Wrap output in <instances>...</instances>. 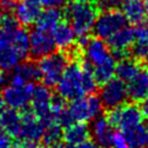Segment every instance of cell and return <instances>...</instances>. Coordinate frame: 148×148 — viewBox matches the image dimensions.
I'll use <instances>...</instances> for the list:
<instances>
[{
  "label": "cell",
  "instance_id": "6da1fadb",
  "mask_svg": "<svg viewBox=\"0 0 148 148\" xmlns=\"http://www.w3.org/2000/svg\"><path fill=\"white\" fill-rule=\"evenodd\" d=\"M65 16L77 37L88 36L97 17V7L90 2L73 1L66 7Z\"/></svg>",
  "mask_w": 148,
  "mask_h": 148
},
{
  "label": "cell",
  "instance_id": "7a4b0ae2",
  "mask_svg": "<svg viewBox=\"0 0 148 148\" xmlns=\"http://www.w3.org/2000/svg\"><path fill=\"white\" fill-rule=\"evenodd\" d=\"M58 95L65 101H74L86 95L83 88L82 65L72 61L68 62L61 77L56 84Z\"/></svg>",
  "mask_w": 148,
  "mask_h": 148
},
{
  "label": "cell",
  "instance_id": "3957f363",
  "mask_svg": "<svg viewBox=\"0 0 148 148\" xmlns=\"http://www.w3.org/2000/svg\"><path fill=\"white\" fill-rule=\"evenodd\" d=\"M69 62V58L64 52H52L45 57L39 58V79L43 84L54 87L61 77L65 68Z\"/></svg>",
  "mask_w": 148,
  "mask_h": 148
},
{
  "label": "cell",
  "instance_id": "277c9868",
  "mask_svg": "<svg viewBox=\"0 0 148 148\" xmlns=\"http://www.w3.org/2000/svg\"><path fill=\"white\" fill-rule=\"evenodd\" d=\"M35 86L31 82H22L10 79L9 83L2 90V99L8 108L24 110L31 102Z\"/></svg>",
  "mask_w": 148,
  "mask_h": 148
},
{
  "label": "cell",
  "instance_id": "5b68a950",
  "mask_svg": "<svg viewBox=\"0 0 148 148\" xmlns=\"http://www.w3.org/2000/svg\"><path fill=\"white\" fill-rule=\"evenodd\" d=\"M127 22L128 20L120 10L117 9L102 10V13L97 15L95 20L92 32L95 37L105 40L110 36L116 34L118 30L127 27Z\"/></svg>",
  "mask_w": 148,
  "mask_h": 148
},
{
  "label": "cell",
  "instance_id": "8992f818",
  "mask_svg": "<svg viewBox=\"0 0 148 148\" xmlns=\"http://www.w3.org/2000/svg\"><path fill=\"white\" fill-rule=\"evenodd\" d=\"M67 110L73 121L87 123L92 121L96 117L101 116L103 111V104L98 96L90 94L87 97L82 96L77 99L72 101Z\"/></svg>",
  "mask_w": 148,
  "mask_h": 148
},
{
  "label": "cell",
  "instance_id": "52a82bcc",
  "mask_svg": "<svg viewBox=\"0 0 148 148\" xmlns=\"http://www.w3.org/2000/svg\"><path fill=\"white\" fill-rule=\"evenodd\" d=\"M142 118L143 117L139 110V106L134 104H123L120 106L110 109L108 113V119L110 123L123 132L141 124Z\"/></svg>",
  "mask_w": 148,
  "mask_h": 148
},
{
  "label": "cell",
  "instance_id": "ba28073f",
  "mask_svg": "<svg viewBox=\"0 0 148 148\" xmlns=\"http://www.w3.org/2000/svg\"><path fill=\"white\" fill-rule=\"evenodd\" d=\"M99 98L103 106L108 108L109 110L120 106L125 104L126 99L128 98L127 86L123 80L112 77L102 84V88L99 90Z\"/></svg>",
  "mask_w": 148,
  "mask_h": 148
},
{
  "label": "cell",
  "instance_id": "9c48e42d",
  "mask_svg": "<svg viewBox=\"0 0 148 148\" xmlns=\"http://www.w3.org/2000/svg\"><path fill=\"white\" fill-rule=\"evenodd\" d=\"M53 95L50 90V87L45 84H38L35 86L31 97V106L34 113L38 117V119L42 121L43 126L56 121L54 117L51 113V102H52Z\"/></svg>",
  "mask_w": 148,
  "mask_h": 148
},
{
  "label": "cell",
  "instance_id": "30bf717a",
  "mask_svg": "<svg viewBox=\"0 0 148 148\" xmlns=\"http://www.w3.org/2000/svg\"><path fill=\"white\" fill-rule=\"evenodd\" d=\"M84 62L94 68L102 64H105L112 59H116L109 47V45L98 37L88 38L87 43L82 46Z\"/></svg>",
  "mask_w": 148,
  "mask_h": 148
},
{
  "label": "cell",
  "instance_id": "8fae6325",
  "mask_svg": "<svg viewBox=\"0 0 148 148\" xmlns=\"http://www.w3.org/2000/svg\"><path fill=\"white\" fill-rule=\"evenodd\" d=\"M57 49L51 31L39 28L34 29L29 34V53L35 58L45 57Z\"/></svg>",
  "mask_w": 148,
  "mask_h": 148
},
{
  "label": "cell",
  "instance_id": "7c38bea8",
  "mask_svg": "<svg viewBox=\"0 0 148 148\" xmlns=\"http://www.w3.org/2000/svg\"><path fill=\"white\" fill-rule=\"evenodd\" d=\"M13 32V31H12ZM12 32L0 31V71L9 72L23 60L12 40Z\"/></svg>",
  "mask_w": 148,
  "mask_h": 148
},
{
  "label": "cell",
  "instance_id": "4fadbf2b",
  "mask_svg": "<svg viewBox=\"0 0 148 148\" xmlns=\"http://www.w3.org/2000/svg\"><path fill=\"white\" fill-rule=\"evenodd\" d=\"M43 133L44 126L34 111H24V113L21 114V130L18 139L38 142L43 139Z\"/></svg>",
  "mask_w": 148,
  "mask_h": 148
},
{
  "label": "cell",
  "instance_id": "5bb4252c",
  "mask_svg": "<svg viewBox=\"0 0 148 148\" xmlns=\"http://www.w3.org/2000/svg\"><path fill=\"white\" fill-rule=\"evenodd\" d=\"M106 40V44L112 51L113 57L116 59H121L126 56L127 51L132 47L134 43V29L125 27L110 36Z\"/></svg>",
  "mask_w": 148,
  "mask_h": 148
},
{
  "label": "cell",
  "instance_id": "9a60e30c",
  "mask_svg": "<svg viewBox=\"0 0 148 148\" xmlns=\"http://www.w3.org/2000/svg\"><path fill=\"white\" fill-rule=\"evenodd\" d=\"M90 130V135L92 136L95 143L98 147L109 148L111 146L112 136L114 134L113 125L110 123L108 117L98 116L92 120Z\"/></svg>",
  "mask_w": 148,
  "mask_h": 148
},
{
  "label": "cell",
  "instance_id": "2e32d148",
  "mask_svg": "<svg viewBox=\"0 0 148 148\" xmlns=\"http://www.w3.org/2000/svg\"><path fill=\"white\" fill-rule=\"evenodd\" d=\"M42 5L38 0H21L14 7V15L22 25H31L36 23L42 13Z\"/></svg>",
  "mask_w": 148,
  "mask_h": 148
},
{
  "label": "cell",
  "instance_id": "e0dca14e",
  "mask_svg": "<svg viewBox=\"0 0 148 148\" xmlns=\"http://www.w3.org/2000/svg\"><path fill=\"white\" fill-rule=\"evenodd\" d=\"M128 97L134 102H140L148 96V69L141 68L138 74L128 81Z\"/></svg>",
  "mask_w": 148,
  "mask_h": 148
},
{
  "label": "cell",
  "instance_id": "ac0fdd59",
  "mask_svg": "<svg viewBox=\"0 0 148 148\" xmlns=\"http://www.w3.org/2000/svg\"><path fill=\"white\" fill-rule=\"evenodd\" d=\"M51 35L53 37L56 46L61 50H69L73 46L76 38V35L71 24L62 21L52 29Z\"/></svg>",
  "mask_w": 148,
  "mask_h": 148
},
{
  "label": "cell",
  "instance_id": "d6986e66",
  "mask_svg": "<svg viewBox=\"0 0 148 148\" xmlns=\"http://www.w3.org/2000/svg\"><path fill=\"white\" fill-rule=\"evenodd\" d=\"M119 7L126 18L135 24L143 22L147 17L146 6L143 0H120Z\"/></svg>",
  "mask_w": 148,
  "mask_h": 148
},
{
  "label": "cell",
  "instance_id": "ffe728a7",
  "mask_svg": "<svg viewBox=\"0 0 148 148\" xmlns=\"http://www.w3.org/2000/svg\"><path fill=\"white\" fill-rule=\"evenodd\" d=\"M135 59H143L148 53V22H141L134 29V43L131 47Z\"/></svg>",
  "mask_w": 148,
  "mask_h": 148
},
{
  "label": "cell",
  "instance_id": "44dd1931",
  "mask_svg": "<svg viewBox=\"0 0 148 148\" xmlns=\"http://www.w3.org/2000/svg\"><path fill=\"white\" fill-rule=\"evenodd\" d=\"M0 127L14 138H18L21 130V114L18 110L8 108L0 111Z\"/></svg>",
  "mask_w": 148,
  "mask_h": 148
},
{
  "label": "cell",
  "instance_id": "7402d4cb",
  "mask_svg": "<svg viewBox=\"0 0 148 148\" xmlns=\"http://www.w3.org/2000/svg\"><path fill=\"white\" fill-rule=\"evenodd\" d=\"M22 82H34L39 79V68L38 65L31 60L20 61L14 68L12 77Z\"/></svg>",
  "mask_w": 148,
  "mask_h": 148
},
{
  "label": "cell",
  "instance_id": "603a6c76",
  "mask_svg": "<svg viewBox=\"0 0 148 148\" xmlns=\"http://www.w3.org/2000/svg\"><path fill=\"white\" fill-rule=\"evenodd\" d=\"M90 136V130L87 127L84 123L74 121L71 125L65 127L62 132V138L67 142V145H74L88 140Z\"/></svg>",
  "mask_w": 148,
  "mask_h": 148
},
{
  "label": "cell",
  "instance_id": "cb8c5ba5",
  "mask_svg": "<svg viewBox=\"0 0 148 148\" xmlns=\"http://www.w3.org/2000/svg\"><path fill=\"white\" fill-rule=\"evenodd\" d=\"M123 133L130 148H148V128L142 123Z\"/></svg>",
  "mask_w": 148,
  "mask_h": 148
},
{
  "label": "cell",
  "instance_id": "d4e9b609",
  "mask_svg": "<svg viewBox=\"0 0 148 148\" xmlns=\"http://www.w3.org/2000/svg\"><path fill=\"white\" fill-rule=\"evenodd\" d=\"M64 17V13L59 9V7H47L45 10H42L39 17L36 21L37 27L39 29L52 31V29L61 22Z\"/></svg>",
  "mask_w": 148,
  "mask_h": 148
},
{
  "label": "cell",
  "instance_id": "484cf974",
  "mask_svg": "<svg viewBox=\"0 0 148 148\" xmlns=\"http://www.w3.org/2000/svg\"><path fill=\"white\" fill-rule=\"evenodd\" d=\"M140 69H141V67L135 59L124 57V58L119 59V61L116 64L114 74L117 75L118 79L123 80L124 82H128L138 74V72Z\"/></svg>",
  "mask_w": 148,
  "mask_h": 148
},
{
  "label": "cell",
  "instance_id": "4316f807",
  "mask_svg": "<svg viewBox=\"0 0 148 148\" xmlns=\"http://www.w3.org/2000/svg\"><path fill=\"white\" fill-rule=\"evenodd\" d=\"M10 36L13 44L21 54L22 59H25L29 56V32L24 28L18 27L10 34Z\"/></svg>",
  "mask_w": 148,
  "mask_h": 148
},
{
  "label": "cell",
  "instance_id": "83f0119b",
  "mask_svg": "<svg viewBox=\"0 0 148 148\" xmlns=\"http://www.w3.org/2000/svg\"><path fill=\"white\" fill-rule=\"evenodd\" d=\"M91 69H92V74L95 76L97 84H103L113 77L114 71H116V59H112V60H110L105 64H102L99 66H96Z\"/></svg>",
  "mask_w": 148,
  "mask_h": 148
},
{
  "label": "cell",
  "instance_id": "f1b7e54d",
  "mask_svg": "<svg viewBox=\"0 0 148 148\" xmlns=\"http://www.w3.org/2000/svg\"><path fill=\"white\" fill-rule=\"evenodd\" d=\"M62 127L57 123L52 121L44 126L43 133V141L44 143H56L62 138Z\"/></svg>",
  "mask_w": 148,
  "mask_h": 148
},
{
  "label": "cell",
  "instance_id": "f546056e",
  "mask_svg": "<svg viewBox=\"0 0 148 148\" xmlns=\"http://www.w3.org/2000/svg\"><path fill=\"white\" fill-rule=\"evenodd\" d=\"M20 27L18 21L15 15L10 12H1L0 13V31L2 32H12Z\"/></svg>",
  "mask_w": 148,
  "mask_h": 148
},
{
  "label": "cell",
  "instance_id": "4dcf8cb0",
  "mask_svg": "<svg viewBox=\"0 0 148 148\" xmlns=\"http://www.w3.org/2000/svg\"><path fill=\"white\" fill-rule=\"evenodd\" d=\"M95 6L97 9L101 10H110V9H117L120 5V0H96Z\"/></svg>",
  "mask_w": 148,
  "mask_h": 148
},
{
  "label": "cell",
  "instance_id": "1f68e13d",
  "mask_svg": "<svg viewBox=\"0 0 148 148\" xmlns=\"http://www.w3.org/2000/svg\"><path fill=\"white\" fill-rule=\"evenodd\" d=\"M111 146L113 148H130L124 133H120V132H114V134L112 136Z\"/></svg>",
  "mask_w": 148,
  "mask_h": 148
},
{
  "label": "cell",
  "instance_id": "d6a6232c",
  "mask_svg": "<svg viewBox=\"0 0 148 148\" xmlns=\"http://www.w3.org/2000/svg\"><path fill=\"white\" fill-rule=\"evenodd\" d=\"M0 148H15L12 135L0 127Z\"/></svg>",
  "mask_w": 148,
  "mask_h": 148
},
{
  "label": "cell",
  "instance_id": "836d02e7",
  "mask_svg": "<svg viewBox=\"0 0 148 148\" xmlns=\"http://www.w3.org/2000/svg\"><path fill=\"white\" fill-rule=\"evenodd\" d=\"M66 148H98V146L95 143V141L91 140H84L82 142L79 143H74V145H68Z\"/></svg>",
  "mask_w": 148,
  "mask_h": 148
},
{
  "label": "cell",
  "instance_id": "e575fe53",
  "mask_svg": "<svg viewBox=\"0 0 148 148\" xmlns=\"http://www.w3.org/2000/svg\"><path fill=\"white\" fill-rule=\"evenodd\" d=\"M16 5L15 0H0V13L1 12H12Z\"/></svg>",
  "mask_w": 148,
  "mask_h": 148
},
{
  "label": "cell",
  "instance_id": "d590c367",
  "mask_svg": "<svg viewBox=\"0 0 148 148\" xmlns=\"http://www.w3.org/2000/svg\"><path fill=\"white\" fill-rule=\"evenodd\" d=\"M139 110H140V112H141L142 117H143V118H146V119L148 120V96L140 101Z\"/></svg>",
  "mask_w": 148,
  "mask_h": 148
},
{
  "label": "cell",
  "instance_id": "8d00e7d4",
  "mask_svg": "<svg viewBox=\"0 0 148 148\" xmlns=\"http://www.w3.org/2000/svg\"><path fill=\"white\" fill-rule=\"evenodd\" d=\"M15 148H37V142H31V141L21 140L20 143L15 145Z\"/></svg>",
  "mask_w": 148,
  "mask_h": 148
},
{
  "label": "cell",
  "instance_id": "74e56055",
  "mask_svg": "<svg viewBox=\"0 0 148 148\" xmlns=\"http://www.w3.org/2000/svg\"><path fill=\"white\" fill-rule=\"evenodd\" d=\"M42 148H65V147L59 142H56V143H45V146Z\"/></svg>",
  "mask_w": 148,
  "mask_h": 148
},
{
  "label": "cell",
  "instance_id": "f35d334b",
  "mask_svg": "<svg viewBox=\"0 0 148 148\" xmlns=\"http://www.w3.org/2000/svg\"><path fill=\"white\" fill-rule=\"evenodd\" d=\"M6 80H7V77H6V75H5V72L0 71V87L6 83Z\"/></svg>",
  "mask_w": 148,
  "mask_h": 148
},
{
  "label": "cell",
  "instance_id": "ab89813d",
  "mask_svg": "<svg viewBox=\"0 0 148 148\" xmlns=\"http://www.w3.org/2000/svg\"><path fill=\"white\" fill-rule=\"evenodd\" d=\"M72 1H75V2H90V3H94L96 0H72Z\"/></svg>",
  "mask_w": 148,
  "mask_h": 148
},
{
  "label": "cell",
  "instance_id": "60d3db41",
  "mask_svg": "<svg viewBox=\"0 0 148 148\" xmlns=\"http://www.w3.org/2000/svg\"><path fill=\"white\" fill-rule=\"evenodd\" d=\"M145 1V6H146V12H147V16H148V0H143Z\"/></svg>",
  "mask_w": 148,
  "mask_h": 148
},
{
  "label": "cell",
  "instance_id": "b9f144b4",
  "mask_svg": "<svg viewBox=\"0 0 148 148\" xmlns=\"http://www.w3.org/2000/svg\"><path fill=\"white\" fill-rule=\"evenodd\" d=\"M143 60H145V62H146V65H148V53L146 54V57L143 58Z\"/></svg>",
  "mask_w": 148,
  "mask_h": 148
},
{
  "label": "cell",
  "instance_id": "7bdbcfd3",
  "mask_svg": "<svg viewBox=\"0 0 148 148\" xmlns=\"http://www.w3.org/2000/svg\"><path fill=\"white\" fill-rule=\"evenodd\" d=\"M146 126H147V128H148V123H147V125H146Z\"/></svg>",
  "mask_w": 148,
  "mask_h": 148
}]
</instances>
